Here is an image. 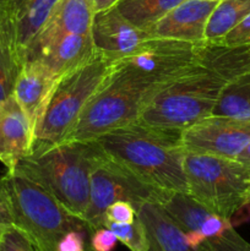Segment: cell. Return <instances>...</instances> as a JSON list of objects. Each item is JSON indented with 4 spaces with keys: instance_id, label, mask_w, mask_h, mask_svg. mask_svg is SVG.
<instances>
[{
    "instance_id": "8fae6325",
    "label": "cell",
    "mask_w": 250,
    "mask_h": 251,
    "mask_svg": "<svg viewBox=\"0 0 250 251\" xmlns=\"http://www.w3.org/2000/svg\"><path fill=\"white\" fill-rule=\"evenodd\" d=\"M185 151L237 159L250 145V120L210 115L181 131Z\"/></svg>"
},
{
    "instance_id": "52a82bcc",
    "label": "cell",
    "mask_w": 250,
    "mask_h": 251,
    "mask_svg": "<svg viewBox=\"0 0 250 251\" xmlns=\"http://www.w3.org/2000/svg\"><path fill=\"white\" fill-rule=\"evenodd\" d=\"M150 95L149 88L113 66L105 82L88 100L63 141H95L113 130L137 122L142 104Z\"/></svg>"
},
{
    "instance_id": "ba28073f",
    "label": "cell",
    "mask_w": 250,
    "mask_h": 251,
    "mask_svg": "<svg viewBox=\"0 0 250 251\" xmlns=\"http://www.w3.org/2000/svg\"><path fill=\"white\" fill-rule=\"evenodd\" d=\"M162 191L149 185L100 149L91 171L90 201L83 221L91 233L104 226L105 210L117 201H129L135 207L147 201L158 202Z\"/></svg>"
},
{
    "instance_id": "83f0119b",
    "label": "cell",
    "mask_w": 250,
    "mask_h": 251,
    "mask_svg": "<svg viewBox=\"0 0 250 251\" xmlns=\"http://www.w3.org/2000/svg\"><path fill=\"white\" fill-rule=\"evenodd\" d=\"M118 242L114 233L105 226L95 229L90 235V245L93 251H113Z\"/></svg>"
},
{
    "instance_id": "5b68a950",
    "label": "cell",
    "mask_w": 250,
    "mask_h": 251,
    "mask_svg": "<svg viewBox=\"0 0 250 251\" xmlns=\"http://www.w3.org/2000/svg\"><path fill=\"white\" fill-rule=\"evenodd\" d=\"M4 178L11 200L14 227L21 230L38 251H55L58 240L69 230H90L85 221L71 215L32 179L16 171L6 172Z\"/></svg>"
},
{
    "instance_id": "6da1fadb",
    "label": "cell",
    "mask_w": 250,
    "mask_h": 251,
    "mask_svg": "<svg viewBox=\"0 0 250 251\" xmlns=\"http://www.w3.org/2000/svg\"><path fill=\"white\" fill-rule=\"evenodd\" d=\"M95 141L105 154L149 185L167 193L188 194L181 130L135 122Z\"/></svg>"
},
{
    "instance_id": "7a4b0ae2",
    "label": "cell",
    "mask_w": 250,
    "mask_h": 251,
    "mask_svg": "<svg viewBox=\"0 0 250 251\" xmlns=\"http://www.w3.org/2000/svg\"><path fill=\"white\" fill-rule=\"evenodd\" d=\"M100 152L96 141H63L29 152L15 171L43 186L71 215L83 221L90 201L91 171Z\"/></svg>"
},
{
    "instance_id": "1f68e13d",
    "label": "cell",
    "mask_w": 250,
    "mask_h": 251,
    "mask_svg": "<svg viewBox=\"0 0 250 251\" xmlns=\"http://www.w3.org/2000/svg\"><path fill=\"white\" fill-rule=\"evenodd\" d=\"M9 17V7L6 0H0V19Z\"/></svg>"
},
{
    "instance_id": "d590c367",
    "label": "cell",
    "mask_w": 250,
    "mask_h": 251,
    "mask_svg": "<svg viewBox=\"0 0 250 251\" xmlns=\"http://www.w3.org/2000/svg\"><path fill=\"white\" fill-rule=\"evenodd\" d=\"M5 19H0V24H1V21H4Z\"/></svg>"
},
{
    "instance_id": "836d02e7",
    "label": "cell",
    "mask_w": 250,
    "mask_h": 251,
    "mask_svg": "<svg viewBox=\"0 0 250 251\" xmlns=\"http://www.w3.org/2000/svg\"><path fill=\"white\" fill-rule=\"evenodd\" d=\"M2 232H4V229H2V228H0V239H1V234H2Z\"/></svg>"
},
{
    "instance_id": "e575fe53",
    "label": "cell",
    "mask_w": 250,
    "mask_h": 251,
    "mask_svg": "<svg viewBox=\"0 0 250 251\" xmlns=\"http://www.w3.org/2000/svg\"><path fill=\"white\" fill-rule=\"evenodd\" d=\"M211 1H221V0H211Z\"/></svg>"
},
{
    "instance_id": "f1b7e54d",
    "label": "cell",
    "mask_w": 250,
    "mask_h": 251,
    "mask_svg": "<svg viewBox=\"0 0 250 251\" xmlns=\"http://www.w3.org/2000/svg\"><path fill=\"white\" fill-rule=\"evenodd\" d=\"M220 42L228 46L250 44V14L243 21H240L232 31L228 32L225 38Z\"/></svg>"
},
{
    "instance_id": "d4e9b609",
    "label": "cell",
    "mask_w": 250,
    "mask_h": 251,
    "mask_svg": "<svg viewBox=\"0 0 250 251\" xmlns=\"http://www.w3.org/2000/svg\"><path fill=\"white\" fill-rule=\"evenodd\" d=\"M88 229H71L66 232L55 245V251H93L90 245Z\"/></svg>"
},
{
    "instance_id": "4316f807",
    "label": "cell",
    "mask_w": 250,
    "mask_h": 251,
    "mask_svg": "<svg viewBox=\"0 0 250 251\" xmlns=\"http://www.w3.org/2000/svg\"><path fill=\"white\" fill-rule=\"evenodd\" d=\"M137 208L129 201H117L105 210L104 223H132L136 218Z\"/></svg>"
},
{
    "instance_id": "8d00e7d4",
    "label": "cell",
    "mask_w": 250,
    "mask_h": 251,
    "mask_svg": "<svg viewBox=\"0 0 250 251\" xmlns=\"http://www.w3.org/2000/svg\"><path fill=\"white\" fill-rule=\"evenodd\" d=\"M249 203H250V191H249Z\"/></svg>"
},
{
    "instance_id": "3957f363",
    "label": "cell",
    "mask_w": 250,
    "mask_h": 251,
    "mask_svg": "<svg viewBox=\"0 0 250 251\" xmlns=\"http://www.w3.org/2000/svg\"><path fill=\"white\" fill-rule=\"evenodd\" d=\"M228 83L222 75L195 61L145 100L137 122L183 131L212 114Z\"/></svg>"
},
{
    "instance_id": "30bf717a",
    "label": "cell",
    "mask_w": 250,
    "mask_h": 251,
    "mask_svg": "<svg viewBox=\"0 0 250 251\" xmlns=\"http://www.w3.org/2000/svg\"><path fill=\"white\" fill-rule=\"evenodd\" d=\"M201 43L150 37L136 53L113 66L152 93L195 63Z\"/></svg>"
},
{
    "instance_id": "4fadbf2b",
    "label": "cell",
    "mask_w": 250,
    "mask_h": 251,
    "mask_svg": "<svg viewBox=\"0 0 250 251\" xmlns=\"http://www.w3.org/2000/svg\"><path fill=\"white\" fill-rule=\"evenodd\" d=\"M95 15L93 0H59L25 60L39 56L51 43L65 34L91 33Z\"/></svg>"
},
{
    "instance_id": "9a60e30c",
    "label": "cell",
    "mask_w": 250,
    "mask_h": 251,
    "mask_svg": "<svg viewBox=\"0 0 250 251\" xmlns=\"http://www.w3.org/2000/svg\"><path fill=\"white\" fill-rule=\"evenodd\" d=\"M33 144V127L19 103L10 96L0 102V162L14 172Z\"/></svg>"
},
{
    "instance_id": "4dcf8cb0",
    "label": "cell",
    "mask_w": 250,
    "mask_h": 251,
    "mask_svg": "<svg viewBox=\"0 0 250 251\" xmlns=\"http://www.w3.org/2000/svg\"><path fill=\"white\" fill-rule=\"evenodd\" d=\"M122 0H93L95 2V9L96 12L105 11V10H109L112 7L117 6Z\"/></svg>"
},
{
    "instance_id": "484cf974",
    "label": "cell",
    "mask_w": 250,
    "mask_h": 251,
    "mask_svg": "<svg viewBox=\"0 0 250 251\" xmlns=\"http://www.w3.org/2000/svg\"><path fill=\"white\" fill-rule=\"evenodd\" d=\"M0 251H38L33 243L20 229L11 226L5 228L0 239Z\"/></svg>"
},
{
    "instance_id": "d6a6232c",
    "label": "cell",
    "mask_w": 250,
    "mask_h": 251,
    "mask_svg": "<svg viewBox=\"0 0 250 251\" xmlns=\"http://www.w3.org/2000/svg\"><path fill=\"white\" fill-rule=\"evenodd\" d=\"M237 159H239V161L242 162H247V163H250V145H248L247 149L239 154V157H238Z\"/></svg>"
},
{
    "instance_id": "603a6c76",
    "label": "cell",
    "mask_w": 250,
    "mask_h": 251,
    "mask_svg": "<svg viewBox=\"0 0 250 251\" xmlns=\"http://www.w3.org/2000/svg\"><path fill=\"white\" fill-rule=\"evenodd\" d=\"M211 115L250 120V70L225 86Z\"/></svg>"
},
{
    "instance_id": "277c9868",
    "label": "cell",
    "mask_w": 250,
    "mask_h": 251,
    "mask_svg": "<svg viewBox=\"0 0 250 251\" xmlns=\"http://www.w3.org/2000/svg\"><path fill=\"white\" fill-rule=\"evenodd\" d=\"M112 70V61L95 50L81 65L55 80L34 126L33 144L29 152L41 151L63 141Z\"/></svg>"
},
{
    "instance_id": "8992f818",
    "label": "cell",
    "mask_w": 250,
    "mask_h": 251,
    "mask_svg": "<svg viewBox=\"0 0 250 251\" xmlns=\"http://www.w3.org/2000/svg\"><path fill=\"white\" fill-rule=\"evenodd\" d=\"M184 172L188 195L212 212L232 220L249 205L250 163L185 151Z\"/></svg>"
},
{
    "instance_id": "ffe728a7",
    "label": "cell",
    "mask_w": 250,
    "mask_h": 251,
    "mask_svg": "<svg viewBox=\"0 0 250 251\" xmlns=\"http://www.w3.org/2000/svg\"><path fill=\"white\" fill-rule=\"evenodd\" d=\"M22 64L24 58L17 46L14 26L10 17H6L0 24V102L12 96Z\"/></svg>"
},
{
    "instance_id": "7c38bea8",
    "label": "cell",
    "mask_w": 250,
    "mask_h": 251,
    "mask_svg": "<svg viewBox=\"0 0 250 251\" xmlns=\"http://www.w3.org/2000/svg\"><path fill=\"white\" fill-rule=\"evenodd\" d=\"M91 37L96 50L114 64L136 53L150 34L127 21L115 6L96 12Z\"/></svg>"
},
{
    "instance_id": "d6986e66",
    "label": "cell",
    "mask_w": 250,
    "mask_h": 251,
    "mask_svg": "<svg viewBox=\"0 0 250 251\" xmlns=\"http://www.w3.org/2000/svg\"><path fill=\"white\" fill-rule=\"evenodd\" d=\"M91 33L65 34L34 59H41L55 80L74 70L95 53Z\"/></svg>"
},
{
    "instance_id": "ac0fdd59",
    "label": "cell",
    "mask_w": 250,
    "mask_h": 251,
    "mask_svg": "<svg viewBox=\"0 0 250 251\" xmlns=\"http://www.w3.org/2000/svg\"><path fill=\"white\" fill-rule=\"evenodd\" d=\"M58 1L59 0H6L9 17L14 26L17 46L24 61L32 44L48 22Z\"/></svg>"
},
{
    "instance_id": "2e32d148",
    "label": "cell",
    "mask_w": 250,
    "mask_h": 251,
    "mask_svg": "<svg viewBox=\"0 0 250 251\" xmlns=\"http://www.w3.org/2000/svg\"><path fill=\"white\" fill-rule=\"evenodd\" d=\"M54 82L55 78L41 59H27L24 61L12 96L31 122L33 131Z\"/></svg>"
},
{
    "instance_id": "44dd1931",
    "label": "cell",
    "mask_w": 250,
    "mask_h": 251,
    "mask_svg": "<svg viewBox=\"0 0 250 251\" xmlns=\"http://www.w3.org/2000/svg\"><path fill=\"white\" fill-rule=\"evenodd\" d=\"M250 14V0H221L211 12L203 42H220Z\"/></svg>"
},
{
    "instance_id": "f546056e",
    "label": "cell",
    "mask_w": 250,
    "mask_h": 251,
    "mask_svg": "<svg viewBox=\"0 0 250 251\" xmlns=\"http://www.w3.org/2000/svg\"><path fill=\"white\" fill-rule=\"evenodd\" d=\"M11 226H14L11 200H10L6 180H5L4 176H1L0 178V228L5 229V228L11 227Z\"/></svg>"
},
{
    "instance_id": "e0dca14e",
    "label": "cell",
    "mask_w": 250,
    "mask_h": 251,
    "mask_svg": "<svg viewBox=\"0 0 250 251\" xmlns=\"http://www.w3.org/2000/svg\"><path fill=\"white\" fill-rule=\"evenodd\" d=\"M137 215L146 228L149 251H203L190 243L185 230L158 202L141 203Z\"/></svg>"
},
{
    "instance_id": "cb8c5ba5",
    "label": "cell",
    "mask_w": 250,
    "mask_h": 251,
    "mask_svg": "<svg viewBox=\"0 0 250 251\" xmlns=\"http://www.w3.org/2000/svg\"><path fill=\"white\" fill-rule=\"evenodd\" d=\"M104 226L109 228L118 240L130 251H149V237L140 217L132 223H104Z\"/></svg>"
},
{
    "instance_id": "9c48e42d",
    "label": "cell",
    "mask_w": 250,
    "mask_h": 251,
    "mask_svg": "<svg viewBox=\"0 0 250 251\" xmlns=\"http://www.w3.org/2000/svg\"><path fill=\"white\" fill-rule=\"evenodd\" d=\"M158 203L185 230L186 237L203 251H250L229 218L212 212L184 193H163Z\"/></svg>"
},
{
    "instance_id": "5bb4252c",
    "label": "cell",
    "mask_w": 250,
    "mask_h": 251,
    "mask_svg": "<svg viewBox=\"0 0 250 251\" xmlns=\"http://www.w3.org/2000/svg\"><path fill=\"white\" fill-rule=\"evenodd\" d=\"M218 1L185 0L147 29L150 37L201 43L211 12Z\"/></svg>"
},
{
    "instance_id": "7402d4cb",
    "label": "cell",
    "mask_w": 250,
    "mask_h": 251,
    "mask_svg": "<svg viewBox=\"0 0 250 251\" xmlns=\"http://www.w3.org/2000/svg\"><path fill=\"white\" fill-rule=\"evenodd\" d=\"M183 1L185 0H122L117 9L134 26L147 31Z\"/></svg>"
}]
</instances>
